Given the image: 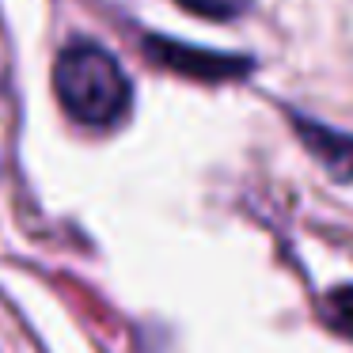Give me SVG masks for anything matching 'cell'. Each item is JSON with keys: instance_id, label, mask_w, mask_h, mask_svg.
<instances>
[{"instance_id": "1", "label": "cell", "mask_w": 353, "mask_h": 353, "mask_svg": "<svg viewBox=\"0 0 353 353\" xmlns=\"http://www.w3.org/2000/svg\"><path fill=\"white\" fill-rule=\"evenodd\" d=\"M57 103L72 122L88 130H110L125 118L133 103V88L125 69L107 46L92 39H77L57 54L54 65Z\"/></svg>"}, {"instance_id": "4", "label": "cell", "mask_w": 353, "mask_h": 353, "mask_svg": "<svg viewBox=\"0 0 353 353\" xmlns=\"http://www.w3.org/2000/svg\"><path fill=\"white\" fill-rule=\"evenodd\" d=\"M323 315H327V323L338 334L353 338V285H342V289L330 292V296L323 300Z\"/></svg>"}, {"instance_id": "5", "label": "cell", "mask_w": 353, "mask_h": 353, "mask_svg": "<svg viewBox=\"0 0 353 353\" xmlns=\"http://www.w3.org/2000/svg\"><path fill=\"white\" fill-rule=\"evenodd\" d=\"M179 4L198 12V16H205V19H232L236 12L247 8V0H179Z\"/></svg>"}, {"instance_id": "2", "label": "cell", "mask_w": 353, "mask_h": 353, "mask_svg": "<svg viewBox=\"0 0 353 353\" xmlns=\"http://www.w3.org/2000/svg\"><path fill=\"white\" fill-rule=\"evenodd\" d=\"M148 54L156 61H163L168 69L183 72V77H194V80H236L251 69L247 57L213 54V50L186 46V42H175V39H148Z\"/></svg>"}, {"instance_id": "3", "label": "cell", "mask_w": 353, "mask_h": 353, "mask_svg": "<svg viewBox=\"0 0 353 353\" xmlns=\"http://www.w3.org/2000/svg\"><path fill=\"white\" fill-rule=\"evenodd\" d=\"M296 125H300L304 145L327 163L330 175L353 179V133L330 130V125H319V122H296Z\"/></svg>"}]
</instances>
